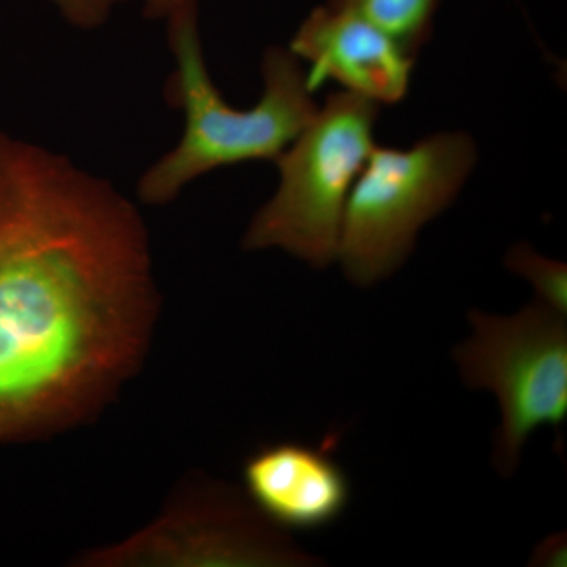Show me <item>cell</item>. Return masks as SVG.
Instances as JSON below:
<instances>
[{"instance_id": "6da1fadb", "label": "cell", "mask_w": 567, "mask_h": 567, "mask_svg": "<svg viewBox=\"0 0 567 567\" xmlns=\"http://www.w3.org/2000/svg\"><path fill=\"white\" fill-rule=\"evenodd\" d=\"M156 311L136 207L0 133V443L91 420L140 368Z\"/></svg>"}, {"instance_id": "7a4b0ae2", "label": "cell", "mask_w": 567, "mask_h": 567, "mask_svg": "<svg viewBox=\"0 0 567 567\" xmlns=\"http://www.w3.org/2000/svg\"><path fill=\"white\" fill-rule=\"evenodd\" d=\"M166 22L177 62L166 95L171 104L185 111L186 125L177 147L142 175L137 193L148 205L171 203L189 182L218 167L276 162L319 111L315 85L301 59L276 47L264 55L259 103L249 110L230 106L205 65L197 6Z\"/></svg>"}, {"instance_id": "3957f363", "label": "cell", "mask_w": 567, "mask_h": 567, "mask_svg": "<svg viewBox=\"0 0 567 567\" xmlns=\"http://www.w3.org/2000/svg\"><path fill=\"white\" fill-rule=\"evenodd\" d=\"M380 104L330 93L311 123L276 158L279 186L254 216L249 251L278 248L317 270L338 262L347 200L377 147Z\"/></svg>"}, {"instance_id": "277c9868", "label": "cell", "mask_w": 567, "mask_h": 567, "mask_svg": "<svg viewBox=\"0 0 567 567\" xmlns=\"http://www.w3.org/2000/svg\"><path fill=\"white\" fill-rule=\"evenodd\" d=\"M477 162L464 132H439L410 148L377 144L347 200L338 262L346 278L371 287L409 259L417 234L446 210Z\"/></svg>"}, {"instance_id": "5b68a950", "label": "cell", "mask_w": 567, "mask_h": 567, "mask_svg": "<svg viewBox=\"0 0 567 567\" xmlns=\"http://www.w3.org/2000/svg\"><path fill=\"white\" fill-rule=\"evenodd\" d=\"M472 334L454 349L462 382L495 394L502 423L492 464L511 477L529 436L543 427L563 434L567 417V323L539 300L514 316L472 309Z\"/></svg>"}, {"instance_id": "8992f818", "label": "cell", "mask_w": 567, "mask_h": 567, "mask_svg": "<svg viewBox=\"0 0 567 567\" xmlns=\"http://www.w3.org/2000/svg\"><path fill=\"white\" fill-rule=\"evenodd\" d=\"M89 565L320 566L230 488L205 487L118 547L85 558Z\"/></svg>"}, {"instance_id": "52a82bcc", "label": "cell", "mask_w": 567, "mask_h": 567, "mask_svg": "<svg viewBox=\"0 0 567 567\" xmlns=\"http://www.w3.org/2000/svg\"><path fill=\"white\" fill-rule=\"evenodd\" d=\"M289 50L311 65L315 89L333 80L380 106L404 100L416 62L371 22L330 6L306 18Z\"/></svg>"}, {"instance_id": "ba28073f", "label": "cell", "mask_w": 567, "mask_h": 567, "mask_svg": "<svg viewBox=\"0 0 567 567\" xmlns=\"http://www.w3.org/2000/svg\"><path fill=\"white\" fill-rule=\"evenodd\" d=\"M246 495L284 532H311L333 524L349 506L352 487L323 447L282 442L257 450L244 466Z\"/></svg>"}, {"instance_id": "9c48e42d", "label": "cell", "mask_w": 567, "mask_h": 567, "mask_svg": "<svg viewBox=\"0 0 567 567\" xmlns=\"http://www.w3.org/2000/svg\"><path fill=\"white\" fill-rule=\"evenodd\" d=\"M440 0H330L327 6L371 22L417 59L434 29Z\"/></svg>"}, {"instance_id": "30bf717a", "label": "cell", "mask_w": 567, "mask_h": 567, "mask_svg": "<svg viewBox=\"0 0 567 567\" xmlns=\"http://www.w3.org/2000/svg\"><path fill=\"white\" fill-rule=\"evenodd\" d=\"M505 265L511 274L527 279L536 290V300L567 317V267L548 259L528 244H517L507 251Z\"/></svg>"}, {"instance_id": "8fae6325", "label": "cell", "mask_w": 567, "mask_h": 567, "mask_svg": "<svg viewBox=\"0 0 567 567\" xmlns=\"http://www.w3.org/2000/svg\"><path fill=\"white\" fill-rule=\"evenodd\" d=\"M62 17L76 28L84 31L100 28L110 18L115 7L125 3L126 0H51Z\"/></svg>"}, {"instance_id": "7c38bea8", "label": "cell", "mask_w": 567, "mask_h": 567, "mask_svg": "<svg viewBox=\"0 0 567 567\" xmlns=\"http://www.w3.org/2000/svg\"><path fill=\"white\" fill-rule=\"evenodd\" d=\"M567 540L565 533L547 536L533 551L532 566L566 567Z\"/></svg>"}, {"instance_id": "4fadbf2b", "label": "cell", "mask_w": 567, "mask_h": 567, "mask_svg": "<svg viewBox=\"0 0 567 567\" xmlns=\"http://www.w3.org/2000/svg\"><path fill=\"white\" fill-rule=\"evenodd\" d=\"M197 6V0H144V17L153 21H167L178 11Z\"/></svg>"}]
</instances>
